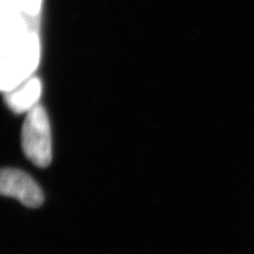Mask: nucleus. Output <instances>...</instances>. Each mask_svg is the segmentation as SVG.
<instances>
[{
  "instance_id": "3",
  "label": "nucleus",
  "mask_w": 254,
  "mask_h": 254,
  "mask_svg": "<svg viewBox=\"0 0 254 254\" xmlns=\"http://www.w3.org/2000/svg\"><path fill=\"white\" fill-rule=\"evenodd\" d=\"M42 85L39 79L32 78L18 90L6 94L5 101L14 111L21 113L33 108L34 103L41 97Z\"/></svg>"
},
{
  "instance_id": "4",
  "label": "nucleus",
  "mask_w": 254,
  "mask_h": 254,
  "mask_svg": "<svg viewBox=\"0 0 254 254\" xmlns=\"http://www.w3.org/2000/svg\"><path fill=\"white\" fill-rule=\"evenodd\" d=\"M43 0H18V7L30 17H34L41 11Z\"/></svg>"
},
{
  "instance_id": "2",
  "label": "nucleus",
  "mask_w": 254,
  "mask_h": 254,
  "mask_svg": "<svg viewBox=\"0 0 254 254\" xmlns=\"http://www.w3.org/2000/svg\"><path fill=\"white\" fill-rule=\"evenodd\" d=\"M0 195L18 199L28 208H38L44 202V193L37 182L16 169L0 170Z\"/></svg>"
},
{
  "instance_id": "1",
  "label": "nucleus",
  "mask_w": 254,
  "mask_h": 254,
  "mask_svg": "<svg viewBox=\"0 0 254 254\" xmlns=\"http://www.w3.org/2000/svg\"><path fill=\"white\" fill-rule=\"evenodd\" d=\"M21 145L25 155L39 168H46L52 160L51 127L46 110L34 106L29 110L22 125Z\"/></svg>"
},
{
  "instance_id": "5",
  "label": "nucleus",
  "mask_w": 254,
  "mask_h": 254,
  "mask_svg": "<svg viewBox=\"0 0 254 254\" xmlns=\"http://www.w3.org/2000/svg\"><path fill=\"white\" fill-rule=\"evenodd\" d=\"M14 6H18V0H0V12L12 11Z\"/></svg>"
}]
</instances>
